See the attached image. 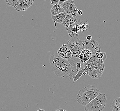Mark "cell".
<instances>
[{
    "mask_svg": "<svg viewBox=\"0 0 120 111\" xmlns=\"http://www.w3.org/2000/svg\"><path fill=\"white\" fill-rule=\"evenodd\" d=\"M65 12L68 15H71L76 17L78 9L74 4V0H69L61 4Z\"/></svg>",
    "mask_w": 120,
    "mask_h": 111,
    "instance_id": "6",
    "label": "cell"
},
{
    "mask_svg": "<svg viewBox=\"0 0 120 111\" xmlns=\"http://www.w3.org/2000/svg\"><path fill=\"white\" fill-rule=\"evenodd\" d=\"M84 72H86V71L85 69L84 68V69L79 71L75 75H72V77L73 79V81L76 82L77 80H78V79H80L81 76L83 74V73Z\"/></svg>",
    "mask_w": 120,
    "mask_h": 111,
    "instance_id": "14",
    "label": "cell"
},
{
    "mask_svg": "<svg viewBox=\"0 0 120 111\" xmlns=\"http://www.w3.org/2000/svg\"><path fill=\"white\" fill-rule=\"evenodd\" d=\"M107 97L105 94H100L85 106V111H102L106 104Z\"/></svg>",
    "mask_w": 120,
    "mask_h": 111,
    "instance_id": "4",
    "label": "cell"
},
{
    "mask_svg": "<svg viewBox=\"0 0 120 111\" xmlns=\"http://www.w3.org/2000/svg\"><path fill=\"white\" fill-rule=\"evenodd\" d=\"M58 54L60 57L67 60L70 59L73 56L72 52L69 50L64 53H58Z\"/></svg>",
    "mask_w": 120,
    "mask_h": 111,
    "instance_id": "12",
    "label": "cell"
},
{
    "mask_svg": "<svg viewBox=\"0 0 120 111\" xmlns=\"http://www.w3.org/2000/svg\"><path fill=\"white\" fill-rule=\"evenodd\" d=\"M56 111H67V110H65V109H58L57 110H56Z\"/></svg>",
    "mask_w": 120,
    "mask_h": 111,
    "instance_id": "25",
    "label": "cell"
},
{
    "mask_svg": "<svg viewBox=\"0 0 120 111\" xmlns=\"http://www.w3.org/2000/svg\"><path fill=\"white\" fill-rule=\"evenodd\" d=\"M112 111H120V107L119 104L118 103L116 99H114L111 106Z\"/></svg>",
    "mask_w": 120,
    "mask_h": 111,
    "instance_id": "15",
    "label": "cell"
},
{
    "mask_svg": "<svg viewBox=\"0 0 120 111\" xmlns=\"http://www.w3.org/2000/svg\"><path fill=\"white\" fill-rule=\"evenodd\" d=\"M68 0H59V4H62V3H63L65 2H66V1H67Z\"/></svg>",
    "mask_w": 120,
    "mask_h": 111,
    "instance_id": "22",
    "label": "cell"
},
{
    "mask_svg": "<svg viewBox=\"0 0 120 111\" xmlns=\"http://www.w3.org/2000/svg\"><path fill=\"white\" fill-rule=\"evenodd\" d=\"M96 56L98 59L104 60L106 59V53H96Z\"/></svg>",
    "mask_w": 120,
    "mask_h": 111,
    "instance_id": "18",
    "label": "cell"
},
{
    "mask_svg": "<svg viewBox=\"0 0 120 111\" xmlns=\"http://www.w3.org/2000/svg\"><path fill=\"white\" fill-rule=\"evenodd\" d=\"M101 94L95 86L88 85L79 91L77 95V102L82 106H85Z\"/></svg>",
    "mask_w": 120,
    "mask_h": 111,
    "instance_id": "3",
    "label": "cell"
},
{
    "mask_svg": "<svg viewBox=\"0 0 120 111\" xmlns=\"http://www.w3.org/2000/svg\"><path fill=\"white\" fill-rule=\"evenodd\" d=\"M37 111H45V110H44V109H40L38 110Z\"/></svg>",
    "mask_w": 120,
    "mask_h": 111,
    "instance_id": "26",
    "label": "cell"
},
{
    "mask_svg": "<svg viewBox=\"0 0 120 111\" xmlns=\"http://www.w3.org/2000/svg\"><path fill=\"white\" fill-rule=\"evenodd\" d=\"M67 14L66 12H64L60 14H58L56 16H52V19L53 21L56 23L59 24H62Z\"/></svg>",
    "mask_w": 120,
    "mask_h": 111,
    "instance_id": "11",
    "label": "cell"
},
{
    "mask_svg": "<svg viewBox=\"0 0 120 111\" xmlns=\"http://www.w3.org/2000/svg\"><path fill=\"white\" fill-rule=\"evenodd\" d=\"M59 0H50L51 4L53 5L59 4Z\"/></svg>",
    "mask_w": 120,
    "mask_h": 111,
    "instance_id": "20",
    "label": "cell"
},
{
    "mask_svg": "<svg viewBox=\"0 0 120 111\" xmlns=\"http://www.w3.org/2000/svg\"><path fill=\"white\" fill-rule=\"evenodd\" d=\"M50 12L52 16H56L65 11L61 5L58 4L53 5L50 10Z\"/></svg>",
    "mask_w": 120,
    "mask_h": 111,
    "instance_id": "10",
    "label": "cell"
},
{
    "mask_svg": "<svg viewBox=\"0 0 120 111\" xmlns=\"http://www.w3.org/2000/svg\"><path fill=\"white\" fill-rule=\"evenodd\" d=\"M77 18L75 17L67 14L64 20L62 23L63 25L67 28H69L76 22Z\"/></svg>",
    "mask_w": 120,
    "mask_h": 111,
    "instance_id": "9",
    "label": "cell"
},
{
    "mask_svg": "<svg viewBox=\"0 0 120 111\" xmlns=\"http://www.w3.org/2000/svg\"><path fill=\"white\" fill-rule=\"evenodd\" d=\"M92 51L88 49L84 48L79 53V57L82 65H83L84 63L87 62L90 59L92 55Z\"/></svg>",
    "mask_w": 120,
    "mask_h": 111,
    "instance_id": "8",
    "label": "cell"
},
{
    "mask_svg": "<svg viewBox=\"0 0 120 111\" xmlns=\"http://www.w3.org/2000/svg\"><path fill=\"white\" fill-rule=\"evenodd\" d=\"M35 0H19L14 6L17 11H24L32 6Z\"/></svg>",
    "mask_w": 120,
    "mask_h": 111,
    "instance_id": "7",
    "label": "cell"
},
{
    "mask_svg": "<svg viewBox=\"0 0 120 111\" xmlns=\"http://www.w3.org/2000/svg\"><path fill=\"white\" fill-rule=\"evenodd\" d=\"M81 63H78L76 65V72L78 73V72L79 71V69L81 68Z\"/></svg>",
    "mask_w": 120,
    "mask_h": 111,
    "instance_id": "19",
    "label": "cell"
},
{
    "mask_svg": "<svg viewBox=\"0 0 120 111\" xmlns=\"http://www.w3.org/2000/svg\"><path fill=\"white\" fill-rule=\"evenodd\" d=\"M83 66L86 74L91 78L95 79L101 77L105 67L103 60L98 59L94 54L87 62L84 63Z\"/></svg>",
    "mask_w": 120,
    "mask_h": 111,
    "instance_id": "2",
    "label": "cell"
},
{
    "mask_svg": "<svg viewBox=\"0 0 120 111\" xmlns=\"http://www.w3.org/2000/svg\"><path fill=\"white\" fill-rule=\"evenodd\" d=\"M49 62L52 71L60 78L69 76L75 72L68 61L60 57L57 53L51 56Z\"/></svg>",
    "mask_w": 120,
    "mask_h": 111,
    "instance_id": "1",
    "label": "cell"
},
{
    "mask_svg": "<svg viewBox=\"0 0 120 111\" xmlns=\"http://www.w3.org/2000/svg\"><path fill=\"white\" fill-rule=\"evenodd\" d=\"M77 14L79 16H81L83 14V11L81 10H78L77 11Z\"/></svg>",
    "mask_w": 120,
    "mask_h": 111,
    "instance_id": "21",
    "label": "cell"
},
{
    "mask_svg": "<svg viewBox=\"0 0 120 111\" xmlns=\"http://www.w3.org/2000/svg\"><path fill=\"white\" fill-rule=\"evenodd\" d=\"M67 45L68 49L72 52L73 56L75 57H79V53L84 49L82 41H81L77 35L71 37Z\"/></svg>",
    "mask_w": 120,
    "mask_h": 111,
    "instance_id": "5",
    "label": "cell"
},
{
    "mask_svg": "<svg viewBox=\"0 0 120 111\" xmlns=\"http://www.w3.org/2000/svg\"><path fill=\"white\" fill-rule=\"evenodd\" d=\"M68 48L67 44H63L57 51V53H64L68 50Z\"/></svg>",
    "mask_w": 120,
    "mask_h": 111,
    "instance_id": "16",
    "label": "cell"
},
{
    "mask_svg": "<svg viewBox=\"0 0 120 111\" xmlns=\"http://www.w3.org/2000/svg\"><path fill=\"white\" fill-rule=\"evenodd\" d=\"M91 39H92V36H88L86 38V40H87L91 41Z\"/></svg>",
    "mask_w": 120,
    "mask_h": 111,
    "instance_id": "23",
    "label": "cell"
},
{
    "mask_svg": "<svg viewBox=\"0 0 120 111\" xmlns=\"http://www.w3.org/2000/svg\"><path fill=\"white\" fill-rule=\"evenodd\" d=\"M68 61L70 65L75 67H76V65L78 63H81L80 59L79 57H75L73 56L72 58Z\"/></svg>",
    "mask_w": 120,
    "mask_h": 111,
    "instance_id": "13",
    "label": "cell"
},
{
    "mask_svg": "<svg viewBox=\"0 0 120 111\" xmlns=\"http://www.w3.org/2000/svg\"><path fill=\"white\" fill-rule=\"evenodd\" d=\"M7 6L14 7L19 0H4Z\"/></svg>",
    "mask_w": 120,
    "mask_h": 111,
    "instance_id": "17",
    "label": "cell"
},
{
    "mask_svg": "<svg viewBox=\"0 0 120 111\" xmlns=\"http://www.w3.org/2000/svg\"><path fill=\"white\" fill-rule=\"evenodd\" d=\"M116 100L118 103L120 104V97H118L116 98Z\"/></svg>",
    "mask_w": 120,
    "mask_h": 111,
    "instance_id": "24",
    "label": "cell"
}]
</instances>
